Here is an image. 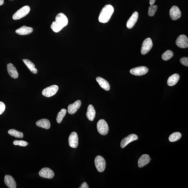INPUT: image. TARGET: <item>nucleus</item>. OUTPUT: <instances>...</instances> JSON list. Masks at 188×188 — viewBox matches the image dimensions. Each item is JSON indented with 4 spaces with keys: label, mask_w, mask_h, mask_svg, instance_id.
I'll return each mask as SVG.
<instances>
[{
    "label": "nucleus",
    "mask_w": 188,
    "mask_h": 188,
    "mask_svg": "<svg viewBox=\"0 0 188 188\" xmlns=\"http://www.w3.org/2000/svg\"><path fill=\"white\" fill-rule=\"evenodd\" d=\"M96 112L93 105H90L88 107L86 116L90 121H93L95 116Z\"/></svg>",
    "instance_id": "nucleus-22"
},
{
    "label": "nucleus",
    "mask_w": 188,
    "mask_h": 188,
    "mask_svg": "<svg viewBox=\"0 0 188 188\" xmlns=\"http://www.w3.org/2000/svg\"><path fill=\"white\" fill-rule=\"evenodd\" d=\"M67 113V111L65 109H62L59 112L57 115V121L58 123H60L62 121L63 119L66 116Z\"/></svg>",
    "instance_id": "nucleus-26"
},
{
    "label": "nucleus",
    "mask_w": 188,
    "mask_h": 188,
    "mask_svg": "<svg viewBox=\"0 0 188 188\" xmlns=\"http://www.w3.org/2000/svg\"><path fill=\"white\" fill-rule=\"evenodd\" d=\"M30 7L28 6H25L21 8L15 12L13 15V20H19L26 16L30 11Z\"/></svg>",
    "instance_id": "nucleus-3"
},
{
    "label": "nucleus",
    "mask_w": 188,
    "mask_h": 188,
    "mask_svg": "<svg viewBox=\"0 0 188 188\" xmlns=\"http://www.w3.org/2000/svg\"><path fill=\"white\" fill-rule=\"evenodd\" d=\"M155 0H150L149 1V3L151 5H152L154 4L155 2Z\"/></svg>",
    "instance_id": "nucleus-34"
},
{
    "label": "nucleus",
    "mask_w": 188,
    "mask_h": 188,
    "mask_svg": "<svg viewBox=\"0 0 188 188\" xmlns=\"http://www.w3.org/2000/svg\"><path fill=\"white\" fill-rule=\"evenodd\" d=\"M80 188H89V186L88 185V184L86 182H84L82 184Z\"/></svg>",
    "instance_id": "nucleus-33"
},
{
    "label": "nucleus",
    "mask_w": 188,
    "mask_h": 188,
    "mask_svg": "<svg viewBox=\"0 0 188 188\" xmlns=\"http://www.w3.org/2000/svg\"><path fill=\"white\" fill-rule=\"evenodd\" d=\"M97 128L98 131L101 135L105 136L108 133V126L104 120L101 119L99 121L97 124Z\"/></svg>",
    "instance_id": "nucleus-4"
},
{
    "label": "nucleus",
    "mask_w": 188,
    "mask_h": 188,
    "mask_svg": "<svg viewBox=\"0 0 188 188\" xmlns=\"http://www.w3.org/2000/svg\"><path fill=\"white\" fill-rule=\"evenodd\" d=\"M4 182L6 185L9 188H16L17 184L14 178L11 176L5 175Z\"/></svg>",
    "instance_id": "nucleus-19"
},
{
    "label": "nucleus",
    "mask_w": 188,
    "mask_h": 188,
    "mask_svg": "<svg viewBox=\"0 0 188 188\" xmlns=\"http://www.w3.org/2000/svg\"><path fill=\"white\" fill-rule=\"evenodd\" d=\"M180 78L179 75L175 74L169 77L167 81L168 85L169 86H174L177 83Z\"/></svg>",
    "instance_id": "nucleus-24"
},
{
    "label": "nucleus",
    "mask_w": 188,
    "mask_h": 188,
    "mask_svg": "<svg viewBox=\"0 0 188 188\" xmlns=\"http://www.w3.org/2000/svg\"><path fill=\"white\" fill-rule=\"evenodd\" d=\"M36 126L46 129H49L50 128L51 124L50 121L47 119H42L36 122Z\"/></svg>",
    "instance_id": "nucleus-21"
},
{
    "label": "nucleus",
    "mask_w": 188,
    "mask_h": 188,
    "mask_svg": "<svg viewBox=\"0 0 188 188\" xmlns=\"http://www.w3.org/2000/svg\"><path fill=\"white\" fill-rule=\"evenodd\" d=\"M81 101L77 100L75 102L73 103L68 105V112L69 114H73L76 113L81 106Z\"/></svg>",
    "instance_id": "nucleus-15"
},
{
    "label": "nucleus",
    "mask_w": 188,
    "mask_h": 188,
    "mask_svg": "<svg viewBox=\"0 0 188 188\" xmlns=\"http://www.w3.org/2000/svg\"><path fill=\"white\" fill-rule=\"evenodd\" d=\"M149 69L145 66H140L133 68L130 70V73L136 76L143 75L147 73Z\"/></svg>",
    "instance_id": "nucleus-9"
},
{
    "label": "nucleus",
    "mask_w": 188,
    "mask_h": 188,
    "mask_svg": "<svg viewBox=\"0 0 188 188\" xmlns=\"http://www.w3.org/2000/svg\"><path fill=\"white\" fill-rule=\"evenodd\" d=\"M23 61L24 63V64L26 65V66L27 67L29 70L31 72L34 74L37 73V69L35 68V65L31 61L28 60V59H24L23 60Z\"/></svg>",
    "instance_id": "nucleus-23"
},
{
    "label": "nucleus",
    "mask_w": 188,
    "mask_h": 188,
    "mask_svg": "<svg viewBox=\"0 0 188 188\" xmlns=\"http://www.w3.org/2000/svg\"><path fill=\"white\" fill-rule=\"evenodd\" d=\"M180 62L185 66H188V57H183L180 59Z\"/></svg>",
    "instance_id": "nucleus-31"
},
{
    "label": "nucleus",
    "mask_w": 188,
    "mask_h": 188,
    "mask_svg": "<svg viewBox=\"0 0 188 188\" xmlns=\"http://www.w3.org/2000/svg\"><path fill=\"white\" fill-rule=\"evenodd\" d=\"M13 144L15 145H19L21 146L25 147L27 146L28 143L26 141H18V140H15L13 141Z\"/></svg>",
    "instance_id": "nucleus-30"
},
{
    "label": "nucleus",
    "mask_w": 188,
    "mask_h": 188,
    "mask_svg": "<svg viewBox=\"0 0 188 188\" xmlns=\"http://www.w3.org/2000/svg\"><path fill=\"white\" fill-rule=\"evenodd\" d=\"M33 31L32 28L24 26L17 29L15 32L20 35H24L32 33Z\"/></svg>",
    "instance_id": "nucleus-17"
},
{
    "label": "nucleus",
    "mask_w": 188,
    "mask_h": 188,
    "mask_svg": "<svg viewBox=\"0 0 188 188\" xmlns=\"http://www.w3.org/2000/svg\"><path fill=\"white\" fill-rule=\"evenodd\" d=\"M39 174L40 177L47 179H52L55 176L54 172L49 168H44L40 171Z\"/></svg>",
    "instance_id": "nucleus-10"
},
{
    "label": "nucleus",
    "mask_w": 188,
    "mask_h": 188,
    "mask_svg": "<svg viewBox=\"0 0 188 188\" xmlns=\"http://www.w3.org/2000/svg\"></svg>",
    "instance_id": "nucleus-36"
},
{
    "label": "nucleus",
    "mask_w": 188,
    "mask_h": 188,
    "mask_svg": "<svg viewBox=\"0 0 188 188\" xmlns=\"http://www.w3.org/2000/svg\"><path fill=\"white\" fill-rule=\"evenodd\" d=\"M4 3V0H0V6L3 4Z\"/></svg>",
    "instance_id": "nucleus-35"
},
{
    "label": "nucleus",
    "mask_w": 188,
    "mask_h": 188,
    "mask_svg": "<svg viewBox=\"0 0 188 188\" xmlns=\"http://www.w3.org/2000/svg\"><path fill=\"white\" fill-rule=\"evenodd\" d=\"M182 137V135L179 132H176L172 133L169 137V141L171 142L177 141Z\"/></svg>",
    "instance_id": "nucleus-27"
},
{
    "label": "nucleus",
    "mask_w": 188,
    "mask_h": 188,
    "mask_svg": "<svg viewBox=\"0 0 188 188\" xmlns=\"http://www.w3.org/2000/svg\"><path fill=\"white\" fill-rule=\"evenodd\" d=\"M138 139V137L135 134H131L122 140L121 143V147L122 148H124L130 143Z\"/></svg>",
    "instance_id": "nucleus-13"
},
{
    "label": "nucleus",
    "mask_w": 188,
    "mask_h": 188,
    "mask_svg": "<svg viewBox=\"0 0 188 188\" xmlns=\"http://www.w3.org/2000/svg\"><path fill=\"white\" fill-rule=\"evenodd\" d=\"M151 160L148 155L144 154L140 157L138 161V166L139 168L143 167L146 165Z\"/></svg>",
    "instance_id": "nucleus-18"
},
{
    "label": "nucleus",
    "mask_w": 188,
    "mask_h": 188,
    "mask_svg": "<svg viewBox=\"0 0 188 188\" xmlns=\"http://www.w3.org/2000/svg\"><path fill=\"white\" fill-rule=\"evenodd\" d=\"M152 41L150 38H147L144 41L141 50L142 55H145L148 53L153 47Z\"/></svg>",
    "instance_id": "nucleus-6"
},
{
    "label": "nucleus",
    "mask_w": 188,
    "mask_h": 188,
    "mask_svg": "<svg viewBox=\"0 0 188 188\" xmlns=\"http://www.w3.org/2000/svg\"><path fill=\"white\" fill-rule=\"evenodd\" d=\"M7 70L9 75L11 77L16 79L18 77L19 73L16 68L11 63H9L7 65Z\"/></svg>",
    "instance_id": "nucleus-16"
},
{
    "label": "nucleus",
    "mask_w": 188,
    "mask_h": 188,
    "mask_svg": "<svg viewBox=\"0 0 188 188\" xmlns=\"http://www.w3.org/2000/svg\"><path fill=\"white\" fill-rule=\"evenodd\" d=\"M114 11V9L111 5H105L102 9L99 17V22L106 23L109 22Z\"/></svg>",
    "instance_id": "nucleus-2"
},
{
    "label": "nucleus",
    "mask_w": 188,
    "mask_h": 188,
    "mask_svg": "<svg viewBox=\"0 0 188 188\" xmlns=\"http://www.w3.org/2000/svg\"><path fill=\"white\" fill-rule=\"evenodd\" d=\"M169 14L172 20H176L181 18L182 13L178 7L174 6L170 10Z\"/></svg>",
    "instance_id": "nucleus-11"
},
{
    "label": "nucleus",
    "mask_w": 188,
    "mask_h": 188,
    "mask_svg": "<svg viewBox=\"0 0 188 188\" xmlns=\"http://www.w3.org/2000/svg\"><path fill=\"white\" fill-rule=\"evenodd\" d=\"M8 133L9 135L19 138H22L24 137V134L22 132L17 131L14 129L9 130Z\"/></svg>",
    "instance_id": "nucleus-25"
},
{
    "label": "nucleus",
    "mask_w": 188,
    "mask_h": 188,
    "mask_svg": "<svg viewBox=\"0 0 188 188\" xmlns=\"http://www.w3.org/2000/svg\"><path fill=\"white\" fill-rule=\"evenodd\" d=\"M176 44L181 48H186L188 47V39L187 36L181 34L178 37L176 42Z\"/></svg>",
    "instance_id": "nucleus-8"
},
{
    "label": "nucleus",
    "mask_w": 188,
    "mask_h": 188,
    "mask_svg": "<svg viewBox=\"0 0 188 188\" xmlns=\"http://www.w3.org/2000/svg\"><path fill=\"white\" fill-rule=\"evenodd\" d=\"M5 105L2 102L0 101V115L2 114L5 110Z\"/></svg>",
    "instance_id": "nucleus-32"
},
{
    "label": "nucleus",
    "mask_w": 188,
    "mask_h": 188,
    "mask_svg": "<svg viewBox=\"0 0 188 188\" xmlns=\"http://www.w3.org/2000/svg\"><path fill=\"white\" fill-rule=\"evenodd\" d=\"M158 6L157 5H151L149 9L148 14L150 17L154 16L155 12H156Z\"/></svg>",
    "instance_id": "nucleus-29"
},
{
    "label": "nucleus",
    "mask_w": 188,
    "mask_h": 188,
    "mask_svg": "<svg viewBox=\"0 0 188 188\" xmlns=\"http://www.w3.org/2000/svg\"><path fill=\"white\" fill-rule=\"evenodd\" d=\"M96 79L99 85L105 90L108 91L110 90V84L106 80L100 77H98Z\"/></svg>",
    "instance_id": "nucleus-20"
},
{
    "label": "nucleus",
    "mask_w": 188,
    "mask_h": 188,
    "mask_svg": "<svg viewBox=\"0 0 188 188\" xmlns=\"http://www.w3.org/2000/svg\"><path fill=\"white\" fill-rule=\"evenodd\" d=\"M69 144L70 146L73 148H76L78 144V138L77 134L75 132H72L69 137Z\"/></svg>",
    "instance_id": "nucleus-12"
},
{
    "label": "nucleus",
    "mask_w": 188,
    "mask_h": 188,
    "mask_svg": "<svg viewBox=\"0 0 188 188\" xmlns=\"http://www.w3.org/2000/svg\"><path fill=\"white\" fill-rule=\"evenodd\" d=\"M95 164L98 171L102 172L104 171L105 168V159L101 156H97L95 160Z\"/></svg>",
    "instance_id": "nucleus-5"
},
{
    "label": "nucleus",
    "mask_w": 188,
    "mask_h": 188,
    "mask_svg": "<svg viewBox=\"0 0 188 188\" xmlns=\"http://www.w3.org/2000/svg\"><path fill=\"white\" fill-rule=\"evenodd\" d=\"M55 22L51 24V28L53 32H58L62 30L68 24V19L62 13H60L55 17Z\"/></svg>",
    "instance_id": "nucleus-1"
},
{
    "label": "nucleus",
    "mask_w": 188,
    "mask_h": 188,
    "mask_svg": "<svg viewBox=\"0 0 188 188\" xmlns=\"http://www.w3.org/2000/svg\"><path fill=\"white\" fill-rule=\"evenodd\" d=\"M138 16V13L137 11H135L133 13L126 23V27L128 29H131L133 27L137 22Z\"/></svg>",
    "instance_id": "nucleus-14"
},
{
    "label": "nucleus",
    "mask_w": 188,
    "mask_h": 188,
    "mask_svg": "<svg viewBox=\"0 0 188 188\" xmlns=\"http://www.w3.org/2000/svg\"><path fill=\"white\" fill-rule=\"evenodd\" d=\"M58 89L59 87L57 85H51L44 89L42 92V94L46 97H51L57 93Z\"/></svg>",
    "instance_id": "nucleus-7"
},
{
    "label": "nucleus",
    "mask_w": 188,
    "mask_h": 188,
    "mask_svg": "<svg viewBox=\"0 0 188 188\" xmlns=\"http://www.w3.org/2000/svg\"><path fill=\"white\" fill-rule=\"evenodd\" d=\"M174 56V53L171 51L167 50L163 54L162 56V59L164 61H168L172 58Z\"/></svg>",
    "instance_id": "nucleus-28"
}]
</instances>
